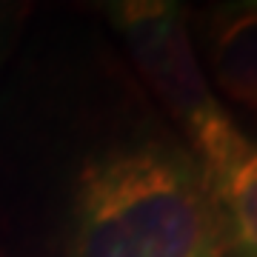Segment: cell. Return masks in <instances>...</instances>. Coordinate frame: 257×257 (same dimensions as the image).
Segmentation results:
<instances>
[{
    "label": "cell",
    "mask_w": 257,
    "mask_h": 257,
    "mask_svg": "<svg viewBox=\"0 0 257 257\" xmlns=\"http://www.w3.org/2000/svg\"><path fill=\"white\" fill-rule=\"evenodd\" d=\"M18 20H20V6H6L0 3V63L6 52L15 43V35H18Z\"/></svg>",
    "instance_id": "5b68a950"
},
{
    "label": "cell",
    "mask_w": 257,
    "mask_h": 257,
    "mask_svg": "<svg viewBox=\"0 0 257 257\" xmlns=\"http://www.w3.org/2000/svg\"><path fill=\"white\" fill-rule=\"evenodd\" d=\"M106 12L138 74L180 126L200 172L209 175L229 160L246 138L234 128L197 66L183 6L172 0H126L109 3Z\"/></svg>",
    "instance_id": "7a4b0ae2"
},
{
    "label": "cell",
    "mask_w": 257,
    "mask_h": 257,
    "mask_svg": "<svg viewBox=\"0 0 257 257\" xmlns=\"http://www.w3.org/2000/svg\"><path fill=\"white\" fill-rule=\"evenodd\" d=\"M209 189L220 257H257V146H243L203 175Z\"/></svg>",
    "instance_id": "277c9868"
},
{
    "label": "cell",
    "mask_w": 257,
    "mask_h": 257,
    "mask_svg": "<svg viewBox=\"0 0 257 257\" xmlns=\"http://www.w3.org/2000/svg\"><path fill=\"white\" fill-rule=\"evenodd\" d=\"M74 140L52 257H220L200 166L140 100Z\"/></svg>",
    "instance_id": "6da1fadb"
},
{
    "label": "cell",
    "mask_w": 257,
    "mask_h": 257,
    "mask_svg": "<svg viewBox=\"0 0 257 257\" xmlns=\"http://www.w3.org/2000/svg\"><path fill=\"white\" fill-rule=\"evenodd\" d=\"M203 43L223 94L257 109V0L211 6Z\"/></svg>",
    "instance_id": "3957f363"
}]
</instances>
